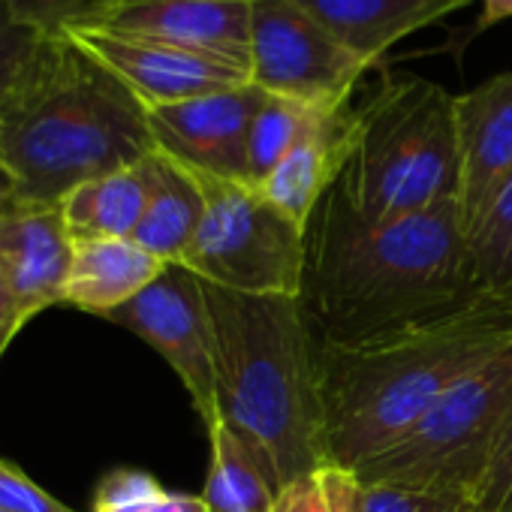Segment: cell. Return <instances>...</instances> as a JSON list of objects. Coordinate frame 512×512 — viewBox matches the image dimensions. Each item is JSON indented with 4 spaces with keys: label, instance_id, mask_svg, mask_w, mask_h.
Here are the masks:
<instances>
[{
    "label": "cell",
    "instance_id": "cell-1",
    "mask_svg": "<svg viewBox=\"0 0 512 512\" xmlns=\"http://www.w3.org/2000/svg\"><path fill=\"white\" fill-rule=\"evenodd\" d=\"M479 299L458 199L368 223L335 184L314 211L299 305L317 344H368Z\"/></svg>",
    "mask_w": 512,
    "mask_h": 512
},
{
    "label": "cell",
    "instance_id": "cell-2",
    "mask_svg": "<svg viewBox=\"0 0 512 512\" xmlns=\"http://www.w3.org/2000/svg\"><path fill=\"white\" fill-rule=\"evenodd\" d=\"M151 151L148 106L67 34L43 40L0 109V166L19 202L58 205L79 184Z\"/></svg>",
    "mask_w": 512,
    "mask_h": 512
},
{
    "label": "cell",
    "instance_id": "cell-3",
    "mask_svg": "<svg viewBox=\"0 0 512 512\" xmlns=\"http://www.w3.org/2000/svg\"><path fill=\"white\" fill-rule=\"evenodd\" d=\"M214 320L217 413L278 491L329 464L317 341L299 299L205 284Z\"/></svg>",
    "mask_w": 512,
    "mask_h": 512
},
{
    "label": "cell",
    "instance_id": "cell-4",
    "mask_svg": "<svg viewBox=\"0 0 512 512\" xmlns=\"http://www.w3.org/2000/svg\"><path fill=\"white\" fill-rule=\"evenodd\" d=\"M506 344H512V308L494 299L368 344H317L329 464L356 473L410 431L455 380Z\"/></svg>",
    "mask_w": 512,
    "mask_h": 512
},
{
    "label": "cell",
    "instance_id": "cell-5",
    "mask_svg": "<svg viewBox=\"0 0 512 512\" xmlns=\"http://www.w3.org/2000/svg\"><path fill=\"white\" fill-rule=\"evenodd\" d=\"M338 184L368 223L458 199L455 94L419 76L383 79L356 109V151Z\"/></svg>",
    "mask_w": 512,
    "mask_h": 512
},
{
    "label": "cell",
    "instance_id": "cell-6",
    "mask_svg": "<svg viewBox=\"0 0 512 512\" xmlns=\"http://www.w3.org/2000/svg\"><path fill=\"white\" fill-rule=\"evenodd\" d=\"M512 419V344L455 380L389 449L362 464V482L470 494Z\"/></svg>",
    "mask_w": 512,
    "mask_h": 512
},
{
    "label": "cell",
    "instance_id": "cell-7",
    "mask_svg": "<svg viewBox=\"0 0 512 512\" xmlns=\"http://www.w3.org/2000/svg\"><path fill=\"white\" fill-rule=\"evenodd\" d=\"M193 175L205 193V214L181 266L220 290L299 299L308 232L256 184Z\"/></svg>",
    "mask_w": 512,
    "mask_h": 512
},
{
    "label": "cell",
    "instance_id": "cell-8",
    "mask_svg": "<svg viewBox=\"0 0 512 512\" xmlns=\"http://www.w3.org/2000/svg\"><path fill=\"white\" fill-rule=\"evenodd\" d=\"M371 70L293 0H250V82L266 94L341 109Z\"/></svg>",
    "mask_w": 512,
    "mask_h": 512
},
{
    "label": "cell",
    "instance_id": "cell-9",
    "mask_svg": "<svg viewBox=\"0 0 512 512\" xmlns=\"http://www.w3.org/2000/svg\"><path fill=\"white\" fill-rule=\"evenodd\" d=\"M157 350L178 374L205 431L220 422L214 320L205 284L184 266H166L133 302L103 317Z\"/></svg>",
    "mask_w": 512,
    "mask_h": 512
},
{
    "label": "cell",
    "instance_id": "cell-10",
    "mask_svg": "<svg viewBox=\"0 0 512 512\" xmlns=\"http://www.w3.org/2000/svg\"><path fill=\"white\" fill-rule=\"evenodd\" d=\"M76 25L178 46L250 79V0H91Z\"/></svg>",
    "mask_w": 512,
    "mask_h": 512
},
{
    "label": "cell",
    "instance_id": "cell-11",
    "mask_svg": "<svg viewBox=\"0 0 512 512\" xmlns=\"http://www.w3.org/2000/svg\"><path fill=\"white\" fill-rule=\"evenodd\" d=\"M263 100L266 91L247 82L181 103L148 106L154 148L190 172L250 184L247 139Z\"/></svg>",
    "mask_w": 512,
    "mask_h": 512
},
{
    "label": "cell",
    "instance_id": "cell-12",
    "mask_svg": "<svg viewBox=\"0 0 512 512\" xmlns=\"http://www.w3.org/2000/svg\"><path fill=\"white\" fill-rule=\"evenodd\" d=\"M64 34L79 49H85L94 61H100L109 73H115L145 106L181 103V100L241 88L250 82L247 73L229 64L157 40L82 28V25H73Z\"/></svg>",
    "mask_w": 512,
    "mask_h": 512
},
{
    "label": "cell",
    "instance_id": "cell-13",
    "mask_svg": "<svg viewBox=\"0 0 512 512\" xmlns=\"http://www.w3.org/2000/svg\"><path fill=\"white\" fill-rule=\"evenodd\" d=\"M73 250L61 202H16L0 214V275L13 293L19 326L64 302Z\"/></svg>",
    "mask_w": 512,
    "mask_h": 512
},
{
    "label": "cell",
    "instance_id": "cell-14",
    "mask_svg": "<svg viewBox=\"0 0 512 512\" xmlns=\"http://www.w3.org/2000/svg\"><path fill=\"white\" fill-rule=\"evenodd\" d=\"M458 208L467 232L512 178V73H497L455 97Z\"/></svg>",
    "mask_w": 512,
    "mask_h": 512
},
{
    "label": "cell",
    "instance_id": "cell-15",
    "mask_svg": "<svg viewBox=\"0 0 512 512\" xmlns=\"http://www.w3.org/2000/svg\"><path fill=\"white\" fill-rule=\"evenodd\" d=\"M356 151V109H326L278 163V169L260 184V190L308 232L314 211L326 193L341 181Z\"/></svg>",
    "mask_w": 512,
    "mask_h": 512
},
{
    "label": "cell",
    "instance_id": "cell-16",
    "mask_svg": "<svg viewBox=\"0 0 512 512\" xmlns=\"http://www.w3.org/2000/svg\"><path fill=\"white\" fill-rule=\"evenodd\" d=\"M344 49L371 67L404 37L467 10L470 0H293Z\"/></svg>",
    "mask_w": 512,
    "mask_h": 512
},
{
    "label": "cell",
    "instance_id": "cell-17",
    "mask_svg": "<svg viewBox=\"0 0 512 512\" xmlns=\"http://www.w3.org/2000/svg\"><path fill=\"white\" fill-rule=\"evenodd\" d=\"M163 269L166 263H160L133 238L79 241L61 305L109 317L121 305L133 302Z\"/></svg>",
    "mask_w": 512,
    "mask_h": 512
},
{
    "label": "cell",
    "instance_id": "cell-18",
    "mask_svg": "<svg viewBox=\"0 0 512 512\" xmlns=\"http://www.w3.org/2000/svg\"><path fill=\"white\" fill-rule=\"evenodd\" d=\"M148 169L151 196L133 232V241L157 256L160 263L181 266L205 214V193L190 169L160 151L148 157Z\"/></svg>",
    "mask_w": 512,
    "mask_h": 512
},
{
    "label": "cell",
    "instance_id": "cell-19",
    "mask_svg": "<svg viewBox=\"0 0 512 512\" xmlns=\"http://www.w3.org/2000/svg\"><path fill=\"white\" fill-rule=\"evenodd\" d=\"M148 157L136 166L91 178L61 199V214L73 244L97 238H133L151 196Z\"/></svg>",
    "mask_w": 512,
    "mask_h": 512
},
{
    "label": "cell",
    "instance_id": "cell-20",
    "mask_svg": "<svg viewBox=\"0 0 512 512\" xmlns=\"http://www.w3.org/2000/svg\"><path fill=\"white\" fill-rule=\"evenodd\" d=\"M211 458L205 473L202 500L208 512H272L278 485L269 470L226 422L208 428Z\"/></svg>",
    "mask_w": 512,
    "mask_h": 512
},
{
    "label": "cell",
    "instance_id": "cell-21",
    "mask_svg": "<svg viewBox=\"0 0 512 512\" xmlns=\"http://www.w3.org/2000/svg\"><path fill=\"white\" fill-rule=\"evenodd\" d=\"M467 247L479 293L512 308V178L467 232Z\"/></svg>",
    "mask_w": 512,
    "mask_h": 512
},
{
    "label": "cell",
    "instance_id": "cell-22",
    "mask_svg": "<svg viewBox=\"0 0 512 512\" xmlns=\"http://www.w3.org/2000/svg\"><path fill=\"white\" fill-rule=\"evenodd\" d=\"M320 112H326V109H314V106H305L299 100L266 94L260 112H256V118L250 124V139H247V178H250V184L260 187L278 169V163L308 133V127L317 121Z\"/></svg>",
    "mask_w": 512,
    "mask_h": 512
},
{
    "label": "cell",
    "instance_id": "cell-23",
    "mask_svg": "<svg viewBox=\"0 0 512 512\" xmlns=\"http://www.w3.org/2000/svg\"><path fill=\"white\" fill-rule=\"evenodd\" d=\"M344 512H479L464 491H422L401 485L362 482L350 476L344 494Z\"/></svg>",
    "mask_w": 512,
    "mask_h": 512
},
{
    "label": "cell",
    "instance_id": "cell-24",
    "mask_svg": "<svg viewBox=\"0 0 512 512\" xmlns=\"http://www.w3.org/2000/svg\"><path fill=\"white\" fill-rule=\"evenodd\" d=\"M353 470L341 464H323L314 473L290 482L272 512H344V494Z\"/></svg>",
    "mask_w": 512,
    "mask_h": 512
},
{
    "label": "cell",
    "instance_id": "cell-25",
    "mask_svg": "<svg viewBox=\"0 0 512 512\" xmlns=\"http://www.w3.org/2000/svg\"><path fill=\"white\" fill-rule=\"evenodd\" d=\"M43 40H46L43 34L19 25L10 16L4 0H0V109L7 106V100L19 88V82L28 73L34 55L40 52Z\"/></svg>",
    "mask_w": 512,
    "mask_h": 512
},
{
    "label": "cell",
    "instance_id": "cell-26",
    "mask_svg": "<svg viewBox=\"0 0 512 512\" xmlns=\"http://www.w3.org/2000/svg\"><path fill=\"white\" fill-rule=\"evenodd\" d=\"M163 491L166 488L157 476L133 467H118L100 479L91 512H148Z\"/></svg>",
    "mask_w": 512,
    "mask_h": 512
},
{
    "label": "cell",
    "instance_id": "cell-27",
    "mask_svg": "<svg viewBox=\"0 0 512 512\" xmlns=\"http://www.w3.org/2000/svg\"><path fill=\"white\" fill-rule=\"evenodd\" d=\"M470 497L479 512H512V419Z\"/></svg>",
    "mask_w": 512,
    "mask_h": 512
},
{
    "label": "cell",
    "instance_id": "cell-28",
    "mask_svg": "<svg viewBox=\"0 0 512 512\" xmlns=\"http://www.w3.org/2000/svg\"><path fill=\"white\" fill-rule=\"evenodd\" d=\"M4 4L19 25L43 37H58L85 16L91 0H4Z\"/></svg>",
    "mask_w": 512,
    "mask_h": 512
},
{
    "label": "cell",
    "instance_id": "cell-29",
    "mask_svg": "<svg viewBox=\"0 0 512 512\" xmlns=\"http://www.w3.org/2000/svg\"><path fill=\"white\" fill-rule=\"evenodd\" d=\"M0 509L4 512H76L4 458H0Z\"/></svg>",
    "mask_w": 512,
    "mask_h": 512
},
{
    "label": "cell",
    "instance_id": "cell-30",
    "mask_svg": "<svg viewBox=\"0 0 512 512\" xmlns=\"http://www.w3.org/2000/svg\"><path fill=\"white\" fill-rule=\"evenodd\" d=\"M148 512H208L202 494H184V491H163Z\"/></svg>",
    "mask_w": 512,
    "mask_h": 512
},
{
    "label": "cell",
    "instance_id": "cell-31",
    "mask_svg": "<svg viewBox=\"0 0 512 512\" xmlns=\"http://www.w3.org/2000/svg\"><path fill=\"white\" fill-rule=\"evenodd\" d=\"M19 317H16V302H13V293L4 281V275H0V335H7L10 341L16 338L19 332Z\"/></svg>",
    "mask_w": 512,
    "mask_h": 512
},
{
    "label": "cell",
    "instance_id": "cell-32",
    "mask_svg": "<svg viewBox=\"0 0 512 512\" xmlns=\"http://www.w3.org/2000/svg\"><path fill=\"white\" fill-rule=\"evenodd\" d=\"M512 19V0H482V16L476 22V34L485 31V28H494L500 22H509Z\"/></svg>",
    "mask_w": 512,
    "mask_h": 512
},
{
    "label": "cell",
    "instance_id": "cell-33",
    "mask_svg": "<svg viewBox=\"0 0 512 512\" xmlns=\"http://www.w3.org/2000/svg\"><path fill=\"white\" fill-rule=\"evenodd\" d=\"M16 202H19V196H16V184H13L10 172H7L4 166H0V214L10 211Z\"/></svg>",
    "mask_w": 512,
    "mask_h": 512
},
{
    "label": "cell",
    "instance_id": "cell-34",
    "mask_svg": "<svg viewBox=\"0 0 512 512\" xmlns=\"http://www.w3.org/2000/svg\"><path fill=\"white\" fill-rule=\"evenodd\" d=\"M0 512H4V509H0Z\"/></svg>",
    "mask_w": 512,
    "mask_h": 512
}]
</instances>
